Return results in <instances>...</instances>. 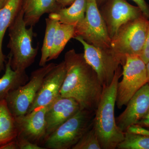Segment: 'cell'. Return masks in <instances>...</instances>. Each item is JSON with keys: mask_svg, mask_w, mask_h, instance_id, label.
I'll return each instance as SVG.
<instances>
[{"mask_svg": "<svg viewBox=\"0 0 149 149\" xmlns=\"http://www.w3.org/2000/svg\"><path fill=\"white\" fill-rule=\"evenodd\" d=\"M66 74L60 95L72 98L81 109L95 111L100 100L103 88L97 73L84 58L74 49L65 54Z\"/></svg>", "mask_w": 149, "mask_h": 149, "instance_id": "6da1fadb", "label": "cell"}, {"mask_svg": "<svg viewBox=\"0 0 149 149\" xmlns=\"http://www.w3.org/2000/svg\"><path fill=\"white\" fill-rule=\"evenodd\" d=\"M122 75V69L120 65L111 83L103 88L100 100L95 111L93 127L102 149H116L125 137V133L116 124L114 116L118 83Z\"/></svg>", "mask_w": 149, "mask_h": 149, "instance_id": "7a4b0ae2", "label": "cell"}, {"mask_svg": "<svg viewBox=\"0 0 149 149\" xmlns=\"http://www.w3.org/2000/svg\"><path fill=\"white\" fill-rule=\"evenodd\" d=\"M27 27L20 6L8 28V47L10 50L8 58L10 59L12 68L15 70L25 71L34 63L38 53V48L32 45L35 34L33 26Z\"/></svg>", "mask_w": 149, "mask_h": 149, "instance_id": "3957f363", "label": "cell"}, {"mask_svg": "<svg viewBox=\"0 0 149 149\" xmlns=\"http://www.w3.org/2000/svg\"><path fill=\"white\" fill-rule=\"evenodd\" d=\"M149 19L143 14L123 24L111 39V50L123 65L127 55L140 56L146 38Z\"/></svg>", "mask_w": 149, "mask_h": 149, "instance_id": "277c9868", "label": "cell"}, {"mask_svg": "<svg viewBox=\"0 0 149 149\" xmlns=\"http://www.w3.org/2000/svg\"><path fill=\"white\" fill-rule=\"evenodd\" d=\"M95 111L81 109L63 123L44 141L49 149H72L84 134L93 126Z\"/></svg>", "mask_w": 149, "mask_h": 149, "instance_id": "5b68a950", "label": "cell"}, {"mask_svg": "<svg viewBox=\"0 0 149 149\" xmlns=\"http://www.w3.org/2000/svg\"><path fill=\"white\" fill-rule=\"evenodd\" d=\"M122 75L116 93V105L119 109L126 106L134 94L148 83L146 64L140 56H126Z\"/></svg>", "mask_w": 149, "mask_h": 149, "instance_id": "8992f818", "label": "cell"}, {"mask_svg": "<svg viewBox=\"0 0 149 149\" xmlns=\"http://www.w3.org/2000/svg\"><path fill=\"white\" fill-rule=\"evenodd\" d=\"M77 36L97 47L111 48V39L96 0H87L85 17L75 25L74 37Z\"/></svg>", "mask_w": 149, "mask_h": 149, "instance_id": "52a82bcc", "label": "cell"}, {"mask_svg": "<svg viewBox=\"0 0 149 149\" xmlns=\"http://www.w3.org/2000/svg\"><path fill=\"white\" fill-rule=\"evenodd\" d=\"M56 65L55 63H51L36 70L32 72L29 80L24 85L9 93L6 101L15 117L27 113L40 90L44 78Z\"/></svg>", "mask_w": 149, "mask_h": 149, "instance_id": "ba28073f", "label": "cell"}, {"mask_svg": "<svg viewBox=\"0 0 149 149\" xmlns=\"http://www.w3.org/2000/svg\"><path fill=\"white\" fill-rule=\"evenodd\" d=\"M80 42L84 49L85 60L97 73L103 88L109 86L113 80L121 63L110 49L97 47L87 43L80 36L74 38Z\"/></svg>", "mask_w": 149, "mask_h": 149, "instance_id": "9c48e42d", "label": "cell"}, {"mask_svg": "<svg viewBox=\"0 0 149 149\" xmlns=\"http://www.w3.org/2000/svg\"><path fill=\"white\" fill-rule=\"evenodd\" d=\"M101 6L99 9L111 39L122 25L143 14L139 7L132 5L126 0H106Z\"/></svg>", "mask_w": 149, "mask_h": 149, "instance_id": "30bf717a", "label": "cell"}, {"mask_svg": "<svg viewBox=\"0 0 149 149\" xmlns=\"http://www.w3.org/2000/svg\"><path fill=\"white\" fill-rule=\"evenodd\" d=\"M49 105L15 117L18 135L40 145L46 138L45 115Z\"/></svg>", "mask_w": 149, "mask_h": 149, "instance_id": "8fae6325", "label": "cell"}, {"mask_svg": "<svg viewBox=\"0 0 149 149\" xmlns=\"http://www.w3.org/2000/svg\"><path fill=\"white\" fill-rule=\"evenodd\" d=\"M65 74L64 61L56 64L44 78L40 90L27 113L40 107L47 105L60 95V93Z\"/></svg>", "mask_w": 149, "mask_h": 149, "instance_id": "7c38bea8", "label": "cell"}, {"mask_svg": "<svg viewBox=\"0 0 149 149\" xmlns=\"http://www.w3.org/2000/svg\"><path fill=\"white\" fill-rule=\"evenodd\" d=\"M126 107L116 118V124L125 133L130 125L136 124L149 110V84L147 83L131 98Z\"/></svg>", "mask_w": 149, "mask_h": 149, "instance_id": "4fadbf2b", "label": "cell"}, {"mask_svg": "<svg viewBox=\"0 0 149 149\" xmlns=\"http://www.w3.org/2000/svg\"><path fill=\"white\" fill-rule=\"evenodd\" d=\"M80 109L76 100L61 95L49 104L45 115L46 138Z\"/></svg>", "mask_w": 149, "mask_h": 149, "instance_id": "5bb4252c", "label": "cell"}, {"mask_svg": "<svg viewBox=\"0 0 149 149\" xmlns=\"http://www.w3.org/2000/svg\"><path fill=\"white\" fill-rule=\"evenodd\" d=\"M20 6L27 27H33L45 14L53 13L62 8L57 0H21Z\"/></svg>", "mask_w": 149, "mask_h": 149, "instance_id": "9a60e30c", "label": "cell"}, {"mask_svg": "<svg viewBox=\"0 0 149 149\" xmlns=\"http://www.w3.org/2000/svg\"><path fill=\"white\" fill-rule=\"evenodd\" d=\"M5 70L4 74L0 78V101L5 100L9 93L24 85L29 80L26 71L12 69L9 58Z\"/></svg>", "mask_w": 149, "mask_h": 149, "instance_id": "2e32d148", "label": "cell"}, {"mask_svg": "<svg viewBox=\"0 0 149 149\" xmlns=\"http://www.w3.org/2000/svg\"><path fill=\"white\" fill-rule=\"evenodd\" d=\"M21 0H8L5 5L0 9V71L5 68V57L2 50L4 37L18 12Z\"/></svg>", "mask_w": 149, "mask_h": 149, "instance_id": "e0dca14e", "label": "cell"}, {"mask_svg": "<svg viewBox=\"0 0 149 149\" xmlns=\"http://www.w3.org/2000/svg\"><path fill=\"white\" fill-rule=\"evenodd\" d=\"M18 135L15 117L6 100L0 101V147L15 139Z\"/></svg>", "mask_w": 149, "mask_h": 149, "instance_id": "ac0fdd59", "label": "cell"}, {"mask_svg": "<svg viewBox=\"0 0 149 149\" xmlns=\"http://www.w3.org/2000/svg\"><path fill=\"white\" fill-rule=\"evenodd\" d=\"M87 0H74L68 7L61 8L49 15L64 24L76 25L84 19Z\"/></svg>", "mask_w": 149, "mask_h": 149, "instance_id": "d6986e66", "label": "cell"}, {"mask_svg": "<svg viewBox=\"0 0 149 149\" xmlns=\"http://www.w3.org/2000/svg\"><path fill=\"white\" fill-rule=\"evenodd\" d=\"M75 27L72 24L58 22L49 61L57 58L69 40L74 37Z\"/></svg>", "mask_w": 149, "mask_h": 149, "instance_id": "ffe728a7", "label": "cell"}, {"mask_svg": "<svg viewBox=\"0 0 149 149\" xmlns=\"http://www.w3.org/2000/svg\"><path fill=\"white\" fill-rule=\"evenodd\" d=\"M58 20L49 15L46 19V29L43 40L42 47L41 49V56L39 65L44 66L49 61V58L53 45L55 33Z\"/></svg>", "mask_w": 149, "mask_h": 149, "instance_id": "44dd1931", "label": "cell"}, {"mask_svg": "<svg viewBox=\"0 0 149 149\" xmlns=\"http://www.w3.org/2000/svg\"><path fill=\"white\" fill-rule=\"evenodd\" d=\"M118 149H149V136L125 132L124 140L118 145Z\"/></svg>", "mask_w": 149, "mask_h": 149, "instance_id": "7402d4cb", "label": "cell"}, {"mask_svg": "<svg viewBox=\"0 0 149 149\" xmlns=\"http://www.w3.org/2000/svg\"><path fill=\"white\" fill-rule=\"evenodd\" d=\"M72 149H102L93 126L83 135Z\"/></svg>", "mask_w": 149, "mask_h": 149, "instance_id": "603a6c76", "label": "cell"}, {"mask_svg": "<svg viewBox=\"0 0 149 149\" xmlns=\"http://www.w3.org/2000/svg\"><path fill=\"white\" fill-rule=\"evenodd\" d=\"M15 141L18 149H46L44 147L32 143L21 136H17Z\"/></svg>", "mask_w": 149, "mask_h": 149, "instance_id": "cb8c5ba5", "label": "cell"}, {"mask_svg": "<svg viewBox=\"0 0 149 149\" xmlns=\"http://www.w3.org/2000/svg\"><path fill=\"white\" fill-rule=\"evenodd\" d=\"M125 132L141 136H149V130L137 124L130 125L126 129Z\"/></svg>", "mask_w": 149, "mask_h": 149, "instance_id": "d4e9b609", "label": "cell"}, {"mask_svg": "<svg viewBox=\"0 0 149 149\" xmlns=\"http://www.w3.org/2000/svg\"><path fill=\"white\" fill-rule=\"evenodd\" d=\"M106 0H96L99 7ZM134 2L141 9L142 13L148 18H149V6L145 0H131Z\"/></svg>", "mask_w": 149, "mask_h": 149, "instance_id": "484cf974", "label": "cell"}, {"mask_svg": "<svg viewBox=\"0 0 149 149\" xmlns=\"http://www.w3.org/2000/svg\"><path fill=\"white\" fill-rule=\"evenodd\" d=\"M148 19L149 25L146 38L143 49L140 56L141 58L143 61L146 64L149 61V18Z\"/></svg>", "mask_w": 149, "mask_h": 149, "instance_id": "4316f807", "label": "cell"}, {"mask_svg": "<svg viewBox=\"0 0 149 149\" xmlns=\"http://www.w3.org/2000/svg\"><path fill=\"white\" fill-rule=\"evenodd\" d=\"M136 124H139L149 130V110L146 115Z\"/></svg>", "mask_w": 149, "mask_h": 149, "instance_id": "83f0119b", "label": "cell"}, {"mask_svg": "<svg viewBox=\"0 0 149 149\" xmlns=\"http://www.w3.org/2000/svg\"><path fill=\"white\" fill-rule=\"evenodd\" d=\"M0 149H18L15 139L0 147Z\"/></svg>", "mask_w": 149, "mask_h": 149, "instance_id": "f1b7e54d", "label": "cell"}, {"mask_svg": "<svg viewBox=\"0 0 149 149\" xmlns=\"http://www.w3.org/2000/svg\"><path fill=\"white\" fill-rule=\"evenodd\" d=\"M74 1V0H57V1L62 8H64L70 6Z\"/></svg>", "mask_w": 149, "mask_h": 149, "instance_id": "f546056e", "label": "cell"}, {"mask_svg": "<svg viewBox=\"0 0 149 149\" xmlns=\"http://www.w3.org/2000/svg\"><path fill=\"white\" fill-rule=\"evenodd\" d=\"M8 1V0H0V9L5 5Z\"/></svg>", "mask_w": 149, "mask_h": 149, "instance_id": "4dcf8cb0", "label": "cell"}, {"mask_svg": "<svg viewBox=\"0 0 149 149\" xmlns=\"http://www.w3.org/2000/svg\"><path fill=\"white\" fill-rule=\"evenodd\" d=\"M147 74H148V83L149 84V61L146 64Z\"/></svg>", "mask_w": 149, "mask_h": 149, "instance_id": "1f68e13d", "label": "cell"}]
</instances>
